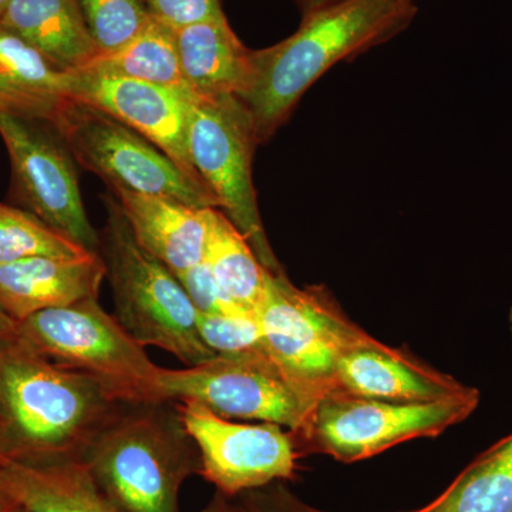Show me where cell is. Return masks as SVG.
Returning a JSON list of instances; mask_svg holds the SVG:
<instances>
[{"label": "cell", "mask_w": 512, "mask_h": 512, "mask_svg": "<svg viewBox=\"0 0 512 512\" xmlns=\"http://www.w3.org/2000/svg\"><path fill=\"white\" fill-rule=\"evenodd\" d=\"M416 0H338L305 12L282 42L252 50L242 101L259 144L291 116L306 90L330 67L392 39L412 23Z\"/></svg>", "instance_id": "obj_1"}, {"label": "cell", "mask_w": 512, "mask_h": 512, "mask_svg": "<svg viewBox=\"0 0 512 512\" xmlns=\"http://www.w3.org/2000/svg\"><path fill=\"white\" fill-rule=\"evenodd\" d=\"M100 55L130 42L153 18L143 0H77Z\"/></svg>", "instance_id": "obj_25"}, {"label": "cell", "mask_w": 512, "mask_h": 512, "mask_svg": "<svg viewBox=\"0 0 512 512\" xmlns=\"http://www.w3.org/2000/svg\"><path fill=\"white\" fill-rule=\"evenodd\" d=\"M106 279L100 254L82 258H35L0 264V311L13 322L62 308L84 299L99 298Z\"/></svg>", "instance_id": "obj_15"}, {"label": "cell", "mask_w": 512, "mask_h": 512, "mask_svg": "<svg viewBox=\"0 0 512 512\" xmlns=\"http://www.w3.org/2000/svg\"><path fill=\"white\" fill-rule=\"evenodd\" d=\"M200 454V474L218 493L245 491L295 480L302 457L291 431L274 423H241L201 404L173 402Z\"/></svg>", "instance_id": "obj_11"}, {"label": "cell", "mask_w": 512, "mask_h": 512, "mask_svg": "<svg viewBox=\"0 0 512 512\" xmlns=\"http://www.w3.org/2000/svg\"><path fill=\"white\" fill-rule=\"evenodd\" d=\"M53 128L74 160L110 187L220 210L205 183L185 173L163 150L106 111L72 99Z\"/></svg>", "instance_id": "obj_9"}, {"label": "cell", "mask_w": 512, "mask_h": 512, "mask_svg": "<svg viewBox=\"0 0 512 512\" xmlns=\"http://www.w3.org/2000/svg\"><path fill=\"white\" fill-rule=\"evenodd\" d=\"M409 512H512V436L481 454L436 500Z\"/></svg>", "instance_id": "obj_23"}, {"label": "cell", "mask_w": 512, "mask_h": 512, "mask_svg": "<svg viewBox=\"0 0 512 512\" xmlns=\"http://www.w3.org/2000/svg\"><path fill=\"white\" fill-rule=\"evenodd\" d=\"M453 376L382 342L343 356L336 370V390L393 403H429L467 393Z\"/></svg>", "instance_id": "obj_14"}, {"label": "cell", "mask_w": 512, "mask_h": 512, "mask_svg": "<svg viewBox=\"0 0 512 512\" xmlns=\"http://www.w3.org/2000/svg\"><path fill=\"white\" fill-rule=\"evenodd\" d=\"M190 92L181 70L175 29L151 18L130 42L93 60L86 69Z\"/></svg>", "instance_id": "obj_22"}, {"label": "cell", "mask_w": 512, "mask_h": 512, "mask_svg": "<svg viewBox=\"0 0 512 512\" xmlns=\"http://www.w3.org/2000/svg\"><path fill=\"white\" fill-rule=\"evenodd\" d=\"M0 28L66 73L86 69L100 55L77 0H10Z\"/></svg>", "instance_id": "obj_19"}, {"label": "cell", "mask_w": 512, "mask_h": 512, "mask_svg": "<svg viewBox=\"0 0 512 512\" xmlns=\"http://www.w3.org/2000/svg\"><path fill=\"white\" fill-rule=\"evenodd\" d=\"M8 512H20L18 510V508L15 507V505H13V508H10V510Z\"/></svg>", "instance_id": "obj_37"}, {"label": "cell", "mask_w": 512, "mask_h": 512, "mask_svg": "<svg viewBox=\"0 0 512 512\" xmlns=\"http://www.w3.org/2000/svg\"><path fill=\"white\" fill-rule=\"evenodd\" d=\"M177 276L197 311L210 315L252 316L222 291L205 262Z\"/></svg>", "instance_id": "obj_27"}, {"label": "cell", "mask_w": 512, "mask_h": 512, "mask_svg": "<svg viewBox=\"0 0 512 512\" xmlns=\"http://www.w3.org/2000/svg\"><path fill=\"white\" fill-rule=\"evenodd\" d=\"M338 2V0H298L299 5L303 9V13L309 12V10H315L328 6L330 3Z\"/></svg>", "instance_id": "obj_32"}, {"label": "cell", "mask_w": 512, "mask_h": 512, "mask_svg": "<svg viewBox=\"0 0 512 512\" xmlns=\"http://www.w3.org/2000/svg\"><path fill=\"white\" fill-rule=\"evenodd\" d=\"M18 340L49 362L96 380L121 403H163L161 367L99 298L30 316L18 323Z\"/></svg>", "instance_id": "obj_5"}, {"label": "cell", "mask_w": 512, "mask_h": 512, "mask_svg": "<svg viewBox=\"0 0 512 512\" xmlns=\"http://www.w3.org/2000/svg\"><path fill=\"white\" fill-rule=\"evenodd\" d=\"M137 244L175 275L202 264L210 239L212 208L111 187Z\"/></svg>", "instance_id": "obj_16"}, {"label": "cell", "mask_w": 512, "mask_h": 512, "mask_svg": "<svg viewBox=\"0 0 512 512\" xmlns=\"http://www.w3.org/2000/svg\"><path fill=\"white\" fill-rule=\"evenodd\" d=\"M480 403V392L429 403H393L332 392L313 410L295 436L302 457L323 454L356 463L414 439H430L468 419Z\"/></svg>", "instance_id": "obj_7"}, {"label": "cell", "mask_w": 512, "mask_h": 512, "mask_svg": "<svg viewBox=\"0 0 512 512\" xmlns=\"http://www.w3.org/2000/svg\"><path fill=\"white\" fill-rule=\"evenodd\" d=\"M107 212L99 254L116 319L138 343L165 350L185 367L212 359L198 335L197 308L178 276L137 244L117 201H107Z\"/></svg>", "instance_id": "obj_4"}, {"label": "cell", "mask_w": 512, "mask_h": 512, "mask_svg": "<svg viewBox=\"0 0 512 512\" xmlns=\"http://www.w3.org/2000/svg\"><path fill=\"white\" fill-rule=\"evenodd\" d=\"M258 146L254 120L237 96H194L188 120L192 165L261 264L271 274H282L284 268L262 224L252 180V160Z\"/></svg>", "instance_id": "obj_8"}, {"label": "cell", "mask_w": 512, "mask_h": 512, "mask_svg": "<svg viewBox=\"0 0 512 512\" xmlns=\"http://www.w3.org/2000/svg\"><path fill=\"white\" fill-rule=\"evenodd\" d=\"M10 508H13V504L10 503L8 498L5 497L2 493H0V512H8Z\"/></svg>", "instance_id": "obj_33"}, {"label": "cell", "mask_w": 512, "mask_h": 512, "mask_svg": "<svg viewBox=\"0 0 512 512\" xmlns=\"http://www.w3.org/2000/svg\"><path fill=\"white\" fill-rule=\"evenodd\" d=\"M161 402L190 400L227 419L274 423L301 434L318 402L306 396L265 352L214 356L184 369H163Z\"/></svg>", "instance_id": "obj_10"}, {"label": "cell", "mask_w": 512, "mask_h": 512, "mask_svg": "<svg viewBox=\"0 0 512 512\" xmlns=\"http://www.w3.org/2000/svg\"><path fill=\"white\" fill-rule=\"evenodd\" d=\"M510 329H511V336H512V306L510 311Z\"/></svg>", "instance_id": "obj_36"}, {"label": "cell", "mask_w": 512, "mask_h": 512, "mask_svg": "<svg viewBox=\"0 0 512 512\" xmlns=\"http://www.w3.org/2000/svg\"><path fill=\"white\" fill-rule=\"evenodd\" d=\"M70 96L106 111L133 128L163 150L185 173L202 181L188 151V120L194 94L113 74L80 70L70 73Z\"/></svg>", "instance_id": "obj_13"}, {"label": "cell", "mask_w": 512, "mask_h": 512, "mask_svg": "<svg viewBox=\"0 0 512 512\" xmlns=\"http://www.w3.org/2000/svg\"><path fill=\"white\" fill-rule=\"evenodd\" d=\"M0 137L12 165V197L60 234L100 252L84 210L73 156L55 128L0 113Z\"/></svg>", "instance_id": "obj_12"}, {"label": "cell", "mask_w": 512, "mask_h": 512, "mask_svg": "<svg viewBox=\"0 0 512 512\" xmlns=\"http://www.w3.org/2000/svg\"><path fill=\"white\" fill-rule=\"evenodd\" d=\"M198 335L215 356L265 352L254 316L210 315L198 311Z\"/></svg>", "instance_id": "obj_26"}, {"label": "cell", "mask_w": 512, "mask_h": 512, "mask_svg": "<svg viewBox=\"0 0 512 512\" xmlns=\"http://www.w3.org/2000/svg\"><path fill=\"white\" fill-rule=\"evenodd\" d=\"M181 70L188 89L202 99L239 96L247 84L251 52L227 16L175 29Z\"/></svg>", "instance_id": "obj_20"}, {"label": "cell", "mask_w": 512, "mask_h": 512, "mask_svg": "<svg viewBox=\"0 0 512 512\" xmlns=\"http://www.w3.org/2000/svg\"><path fill=\"white\" fill-rule=\"evenodd\" d=\"M89 254L96 252L50 228L32 212L0 204V264L35 256L72 259Z\"/></svg>", "instance_id": "obj_24"}, {"label": "cell", "mask_w": 512, "mask_h": 512, "mask_svg": "<svg viewBox=\"0 0 512 512\" xmlns=\"http://www.w3.org/2000/svg\"><path fill=\"white\" fill-rule=\"evenodd\" d=\"M153 18L174 29L225 15L222 0H143Z\"/></svg>", "instance_id": "obj_28"}, {"label": "cell", "mask_w": 512, "mask_h": 512, "mask_svg": "<svg viewBox=\"0 0 512 512\" xmlns=\"http://www.w3.org/2000/svg\"><path fill=\"white\" fill-rule=\"evenodd\" d=\"M201 512H245L244 508L238 504L235 498H229L227 495L221 493H215L214 497L207 507Z\"/></svg>", "instance_id": "obj_30"}, {"label": "cell", "mask_w": 512, "mask_h": 512, "mask_svg": "<svg viewBox=\"0 0 512 512\" xmlns=\"http://www.w3.org/2000/svg\"><path fill=\"white\" fill-rule=\"evenodd\" d=\"M123 404L101 384L26 348L0 343L3 456L28 463L83 460Z\"/></svg>", "instance_id": "obj_2"}, {"label": "cell", "mask_w": 512, "mask_h": 512, "mask_svg": "<svg viewBox=\"0 0 512 512\" xmlns=\"http://www.w3.org/2000/svg\"><path fill=\"white\" fill-rule=\"evenodd\" d=\"M204 262L222 291L239 308L255 316L264 302L272 274L261 264L244 235L218 208L211 211L210 239Z\"/></svg>", "instance_id": "obj_21"}, {"label": "cell", "mask_w": 512, "mask_h": 512, "mask_svg": "<svg viewBox=\"0 0 512 512\" xmlns=\"http://www.w3.org/2000/svg\"><path fill=\"white\" fill-rule=\"evenodd\" d=\"M83 461L123 512H180L181 487L200 471L173 402L123 404Z\"/></svg>", "instance_id": "obj_3"}, {"label": "cell", "mask_w": 512, "mask_h": 512, "mask_svg": "<svg viewBox=\"0 0 512 512\" xmlns=\"http://www.w3.org/2000/svg\"><path fill=\"white\" fill-rule=\"evenodd\" d=\"M0 493L20 512H123L83 460L28 463L0 456Z\"/></svg>", "instance_id": "obj_17"}, {"label": "cell", "mask_w": 512, "mask_h": 512, "mask_svg": "<svg viewBox=\"0 0 512 512\" xmlns=\"http://www.w3.org/2000/svg\"><path fill=\"white\" fill-rule=\"evenodd\" d=\"M235 500L245 512H328L305 503L284 481L239 494Z\"/></svg>", "instance_id": "obj_29"}, {"label": "cell", "mask_w": 512, "mask_h": 512, "mask_svg": "<svg viewBox=\"0 0 512 512\" xmlns=\"http://www.w3.org/2000/svg\"><path fill=\"white\" fill-rule=\"evenodd\" d=\"M0 456H3L2 430H0Z\"/></svg>", "instance_id": "obj_35"}, {"label": "cell", "mask_w": 512, "mask_h": 512, "mask_svg": "<svg viewBox=\"0 0 512 512\" xmlns=\"http://www.w3.org/2000/svg\"><path fill=\"white\" fill-rule=\"evenodd\" d=\"M18 338V323L0 311V343L10 342Z\"/></svg>", "instance_id": "obj_31"}, {"label": "cell", "mask_w": 512, "mask_h": 512, "mask_svg": "<svg viewBox=\"0 0 512 512\" xmlns=\"http://www.w3.org/2000/svg\"><path fill=\"white\" fill-rule=\"evenodd\" d=\"M10 0H0V19H2L3 13L8 8Z\"/></svg>", "instance_id": "obj_34"}, {"label": "cell", "mask_w": 512, "mask_h": 512, "mask_svg": "<svg viewBox=\"0 0 512 512\" xmlns=\"http://www.w3.org/2000/svg\"><path fill=\"white\" fill-rule=\"evenodd\" d=\"M70 100V73L0 28V113L55 127Z\"/></svg>", "instance_id": "obj_18"}, {"label": "cell", "mask_w": 512, "mask_h": 512, "mask_svg": "<svg viewBox=\"0 0 512 512\" xmlns=\"http://www.w3.org/2000/svg\"><path fill=\"white\" fill-rule=\"evenodd\" d=\"M266 355L315 402L336 390L343 356L375 345L323 286L298 288L285 272L272 274L255 312Z\"/></svg>", "instance_id": "obj_6"}]
</instances>
